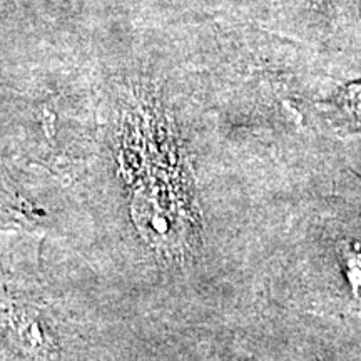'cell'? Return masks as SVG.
<instances>
[{"instance_id":"1","label":"cell","mask_w":361,"mask_h":361,"mask_svg":"<svg viewBox=\"0 0 361 361\" xmlns=\"http://www.w3.org/2000/svg\"><path fill=\"white\" fill-rule=\"evenodd\" d=\"M328 107L326 117L336 128L360 133L361 130V82H351L338 90L336 96L324 101Z\"/></svg>"},{"instance_id":"2","label":"cell","mask_w":361,"mask_h":361,"mask_svg":"<svg viewBox=\"0 0 361 361\" xmlns=\"http://www.w3.org/2000/svg\"><path fill=\"white\" fill-rule=\"evenodd\" d=\"M338 251H340L345 276L348 279L351 296L361 303V246L355 241H343Z\"/></svg>"}]
</instances>
